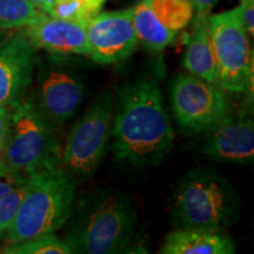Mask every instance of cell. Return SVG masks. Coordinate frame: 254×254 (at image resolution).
I'll list each match as a JSON object with an SVG mask.
<instances>
[{
    "label": "cell",
    "instance_id": "cell-19",
    "mask_svg": "<svg viewBox=\"0 0 254 254\" xmlns=\"http://www.w3.org/2000/svg\"><path fill=\"white\" fill-rule=\"evenodd\" d=\"M41 13L43 11L27 0H0V28L26 27Z\"/></svg>",
    "mask_w": 254,
    "mask_h": 254
},
{
    "label": "cell",
    "instance_id": "cell-21",
    "mask_svg": "<svg viewBox=\"0 0 254 254\" xmlns=\"http://www.w3.org/2000/svg\"><path fill=\"white\" fill-rule=\"evenodd\" d=\"M26 190V182L7 194L0 196V234L7 231L14 221Z\"/></svg>",
    "mask_w": 254,
    "mask_h": 254
},
{
    "label": "cell",
    "instance_id": "cell-25",
    "mask_svg": "<svg viewBox=\"0 0 254 254\" xmlns=\"http://www.w3.org/2000/svg\"><path fill=\"white\" fill-rule=\"evenodd\" d=\"M193 9L196 12V21L206 19L209 15L212 8L217 5L218 0H190Z\"/></svg>",
    "mask_w": 254,
    "mask_h": 254
},
{
    "label": "cell",
    "instance_id": "cell-3",
    "mask_svg": "<svg viewBox=\"0 0 254 254\" xmlns=\"http://www.w3.org/2000/svg\"><path fill=\"white\" fill-rule=\"evenodd\" d=\"M74 200V177L62 164L28 176L23 201L7 230V243L55 234L67 222Z\"/></svg>",
    "mask_w": 254,
    "mask_h": 254
},
{
    "label": "cell",
    "instance_id": "cell-16",
    "mask_svg": "<svg viewBox=\"0 0 254 254\" xmlns=\"http://www.w3.org/2000/svg\"><path fill=\"white\" fill-rule=\"evenodd\" d=\"M133 8V25L138 41L153 52H160L172 44L177 34L158 21L150 6L141 0Z\"/></svg>",
    "mask_w": 254,
    "mask_h": 254
},
{
    "label": "cell",
    "instance_id": "cell-11",
    "mask_svg": "<svg viewBox=\"0 0 254 254\" xmlns=\"http://www.w3.org/2000/svg\"><path fill=\"white\" fill-rule=\"evenodd\" d=\"M202 152L218 160L250 164L254 158V124L244 114L225 116L206 129Z\"/></svg>",
    "mask_w": 254,
    "mask_h": 254
},
{
    "label": "cell",
    "instance_id": "cell-9",
    "mask_svg": "<svg viewBox=\"0 0 254 254\" xmlns=\"http://www.w3.org/2000/svg\"><path fill=\"white\" fill-rule=\"evenodd\" d=\"M176 120L190 133L206 131L230 113L225 91L192 74H178L171 87Z\"/></svg>",
    "mask_w": 254,
    "mask_h": 254
},
{
    "label": "cell",
    "instance_id": "cell-12",
    "mask_svg": "<svg viewBox=\"0 0 254 254\" xmlns=\"http://www.w3.org/2000/svg\"><path fill=\"white\" fill-rule=\"evenodd\" d=\"M34 65V47L25 36L15 34L0 50V106L12 107L23 99L33 80Z\"/></svg>",
    "mask_w": 254,
    "mask_h": 254
},
{
    "label": "cell",
    "instance_id": "cell-18",
    "mask_svg": "<svg viewBox=\"0 0 254 254\" xmlns=\"http://www.w3.org/2000/svg\"><path fill=\"white\" fill-rule=\"evenodd\" d=\"M104 0H45L43 12L51 17L87 23L99 13Z\"/></svg>",
    "mask_w": 254,
    "mask_h": 254
},
{
    "label": "cell",
    "instance_id": "cell-1",
    "mask_svg": "<svg viewBox=\"0 0 254 254\" xmlns=\"http://www.w3.org/2000/svg\"><path fill=\"white\" fill-rule=\"evenodd\" d=\"M111 136L116 158L134 166L155 164L167 153L174 132L155 79L141 75L119 87Z\"/></svg>",
    "mask_w": 254,
    "mask_h": 254
},
{
    "label": "cell",
    "instance_id": "cell-2",
    "mask_svg": "<svg viewBox=\"0 0 254 254\" xmlns=\"http://www.w3.org/2000/svg\"><path fill=\"white\" fill-rule=\"evenodd\" d=\"M66 224L65 241L73 253H119L134 236L136 211L125 193L100 187L74 200Z\"/></svg>",
    "mask_w": 254,
    "mask_h": 254
},
{
    "label": "cell",
    "instance_id": "cell-20",
    "mask_svg": "<svg viewBox=\"0 0 254 254\" xmlns=\"http://www.w3.org/2000/svg\"><path fill=\"white\" fill-rule=\"evenodd\" d=\"M2 252L6 254H69L73 253V250L65 240H60L55 234H47L23 243L8 244Z\"/></svg>",
    "mask_w": 254,
    "mask_h": 254
},
{
    "label": "cell",
    "instance_id": "cell-22",
    "mask_svg": "<svg viewBox=\"0 0 254 254\" xmlns=\"http://www.w3.org/2000/svg\"><path fill=\"white\" fill-rule=\"evenodd\" d=\"M26 182V178L12 170L8 165L0 159V196L7 194L12 190L17 189Z\"/></svg>",
    "mask_w": 254,
    "mask_h": 254
},
{
    "label": "cell",
    "instance_id": "cell-10",
    "mask_svg": "<svg viewBox=\"0 0 254 254\" xmlns=\"http://www.w3.org/2000/svg\"><path fill=\"white\" fill-rule=\"evenodd\" d=\"M86 40L95 63L110 65L128 58L138 44L133 8L94 15L86 24Z\"/></svg>",
    "mask_w": 254,
    "mask_h": 254
},
{
    "label": "cell",
    "instance_id": "cell-5",
    "mask_svg": "<svg viewBox=\"0 0 254 254\" xmlns=\"http://www.w3.org/2000/svg\"><path fill=\"white\" fill-rule=\"evenodd\" d=\"M11 110L8 139L0 159L25 178L62 164L58 125L33 101L20 100Z\"/></svg>",
    "mask_w": 254,
    "mask_h": 254
},
{
    "label": "cell",
    "instance_id": "cell-8",
    "mask_svg": "<svg viewBox=\"0 0 254 254\" xmlns=\"http://www.w3.org/2000/svg\"><path fill=\"white\" fill-rule=\"evenodd\" d=\"M81 69L66 56L53 55L38 63L37 107L56 125L74 116L85 94Z\"/></svg>",
    "mask_w": 254,
    "mask_h": 254
},
{
    "label": "cell",
    "instance_id": "cell-24",
    "mask_svg": "<svg viewBox=\"0 0 254 254\" xmlns=\"http://www.w3.org/2000/svg\"><path fill=\"white\" fill-rule=\"evenodd\" d=\"M11 107L0 106V154L4 151L8 139L9 127H11Z\"/></svg>",
    "mask_w": 254,
    "mask_h": 254
},
{
    "label": "cell",
    "instance_id": "cell-23",
    "mask_svg": "<svg viewBox=\"0 0 254 254\" xmlns=\"http://www.w3.org/2000/svg\"><path fill=\"white\" fill-rule=\"evenodd\" d=\"M238 17L247 34L254 33V0H243L241 5L236 8Z\"/></svg>",
    "mask_w": 254,
    "mask_h": 254
},
{
    "label": "cell",
    "instance_id": "cell-13",
    "mask_svg": "<svg viewBox=\"0 0 254 254\" xmlns=\"http://www.w3.org/2000/svg\"><path fill=\"white\" fill-rule=\"evenodd\" d=\"M86 24L51 17L43 12L26 26L25 37L33 47L52 55L88 57Z\"/></svg>",
    "mask_w": 254,
    "mask_h": 254
},
{
    "label": "cell",
    "instance_id": "cell-4",
    "mask_svg": "<svg viewBox=\"0 0 254 254\" xmlns=\"http://www.w3.org/2000/svg\"><path fill=\"white\" fill-rule=\"evenodd\" d=\"M240 199L232 184L219 174L194 170L182 178L173 194L178 227L222 230L238 218Z\"/></svg>",
    "mask_w": 254,
    "mask_h": 254
},
{
    "label": "cell",
    "instance_id": "cell-26",
    "mask_svg": "<svg viewBox=\"0 0 254 254\" xmlns=\"http://www.w3.org/2000/svg\"><path fill=\"white\" fill-rule=\"evenodd\" d=\"M27 1H30L33 6H36L38 9L43 11L44 4H45V0H27Z\"/></svg>",
    "mask_w": 254,
    "mask_h": 254
},
{
    "label": "cell",
    "instance_id": "cell-17",
    "mask_svg": "<svg viewBox=\"0 0 254 254\" xmlns=\"http://www.w3.org/2000/svg\"><path fill=\"white\" fill-rule=\"evenodd\" d=\"M155 18L167 30L178 34L193 18V6L190 0H145Z\"/></svg>",
    "mask_w": 254,
    "mask_h": 254
},
{
    "label": "cell",
    "instance_id": "cell-15",
    "mask_svg": "<svg viewBox=\"0 0 254 254\" xmlns=\"http://www.w3.org/2000/svg\"><path fill=\"white\" fill-rule=\"evenodd\" d=\"M207 18L196 21L198 26L187 45L184 66L190 74L219 86V73L208 36Z\"/></svg>",
    "mask_w": 254,
    "mask_h": 254
},
{
    "label": "cell",
    "instance_id": "cell-7",
    "mask_svg": "<svg viewBox=\"0 0 254 254\" xmlns=\"http://www.w3.org/2000/svg\"><path fill=\"white\" fill-rule=\"evenodd\" d=\"M208 36L219 73V86L228 93L249 91L253 82V53L236 8L207 18Z\"/></svg>",
    "mask_w": 254,
    "mask_h": 254
},
{
    "label": "cell",
    "instance_id": "cell-14",
    "mask_svg": "<svg viewBox=\"0 0 254 254\" xmlns=\"http://www.w3.org/2000/svg\"><path fill=\"white\" fill-rule=\"evenodd\" d=\"M233 240L222 230L182 228L171 232L161 246L164 254H232Z\"/></svg>",
    "mask_w": 254,
    "mask_h": 254
},
{
    "label": "cell",
    "instance_id": "cell-6",
    "mask_svg": "<svg viewBox=\"0 0 254 254\" xmlns=\"http://www.w3.org/2000/svg\"><path fill=\"white\" fill-rule=\"evenodd\" d=\"M113 114V98L105 92L72 126L62 152V163L74 178L87 179L99 167L111 138Z\"/></svg>",
    "mask_w": 254,
    "mask_h": 254
}]
</instances>
